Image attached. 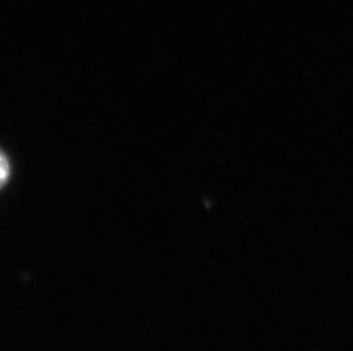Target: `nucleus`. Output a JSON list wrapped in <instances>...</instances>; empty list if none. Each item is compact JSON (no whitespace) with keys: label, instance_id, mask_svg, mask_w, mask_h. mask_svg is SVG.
<instances>
[{"label":"nucleus","instance_id":"obj_1","mask_svg":"<svg viewBox=\"0 0 353 351\" xmlns=\"http://www.w3.org/2000/svg\"><path fill=\"white\" fill-rule=\"evenodd\" d=\"M10 177V162L6 159V156H1V182L6 184L7 178Z\"/></svg>","mask_w":353,"mask_h":351}]
</instances>
